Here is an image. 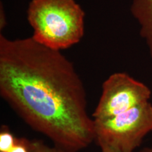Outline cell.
I'll return each mask as SVG.
<instances>
[{"label": "cell", "mask_w": 152, "mask_h": 152, "mask_svg": "<svg viewBox=\"0 0 152 152\" xmlns=\"http://www.w3.org/2000/svg\"><path fill=\"white\" fill-rule=\"evenodd\" d=\"M0 95L28 126L64 151L78 152L95 141L86 91L73 63L32 37L0 34Z\"/></svg>", "instance_id": "cell-1"}, {"label": "cell", "mask_w": 152, "mask_h": 152, "mask_svg": "<svg viewBox=\"0 0 152 152\" xmlns=\"http://www.w3.org/2000/svg\"><path fill=\"white\" fill-rule=\"evenodd\" d=\"M27 18L32 37L54 50L70 48L84 35L85 12L75 0H31Z\"/></svg>", "instance_id": "cell-2"}, {"label": "cell", "mask_w": 152, "mask_h": 152, "mask_svg": "<svg viewBox=\"0 0 152 152\" xmlns=\"http://www.w3.org/2000/svg\"><path fill=\"white\" fill-rule=\"evenodd\" d=\"M95 141L120 152H133L152 131V104L144 102L115 116L94 119Z\"/></svg>", "instance_id": "cell-3"}, {"label": "cell", "mask_w": 152, "mask_h": 152, "mask_svg": "<svg viewBox=\"0 0 152 152\" xmlns=\"http://www.w3.org/2000/svg\"><path fill=\"white\" fill-rule=\"evenodd\" d=\"M151 90L125 73L112 74L104 82L102 92L92 114L93 119H104L149 102Z\"/></svg>", "instance_id": "cell-4"}, {"label": "cell", "mask_w": 152, "mask_h": 152, "mask_svg": "<svg viewBox=\"0 0 152 152\" xmlns=\"http://www.w3.org/2000/svg\"><path fill=\"white\" fill-rule=\"evenodd\" d=\"M130 11L140 24V35L146 41L152 58V0H133Z\"/></svg>", "instance_id": "cell-5"}, {"label": "cell", "mask_w": 152, "mask_h": 152, "mask_svg": "<svg viewBox=\"0 0 152 152\" xmlns=\"http://www.w3.org/2000/svg\"><path fill=\"white\" fill-rule=\"evenodd\" d=\"M16 140L9 128L3 126L0 132V152H9L15 145Z\"/></svg>", "instance_id": "cell-6"}, {"label": "cell", "mask_w": 152, "mask_h": 152, "mask_svg": "<svg viewBox=\"0 0 152 152\" xmlns=\"http://www.w3.org/2000/svg\"><path fill=\"white\" fill-rule=\"evenodd\" d=\"M27 144L30 152H67L56 146L53 147H49L42 140L37 139H27Z\"/></svg>", "instance_id": "cell-7"}, {"label": "cell", "mask_w": 152, "mask_h": 152, "mask_svg": "<svg viewBox=\"0 0 152 152\" xmlns=\"http://www.w3.org/2000/svg\"><path fill=\"white\" fill-rule=\"evenodd\" d=\"M9 152H30L27 144V138H17L16 144Z\"/></svg>", "instance_id": "cell-8"}, {"label": "cell", "mask_w": 152, "mask_h": 152, "mask_svg": "<svg viewBox=\"0 0 152 152\" xmlns=\"http://www.w3.org/2000/svg\"><path fill=\"white\" fill-rule=\"evenodd\" d=\"M0 13H1V17H0V28H1V30H2L5 27L6 24L4 11V9H2V5H1V11H0Z\"/></svg>", "instance_id": "cell-9"}, {"label": "cell", "mask_w": 152, "mask_h": 152, "mask_svg": "<svg viewBox=\"0 0 152 152\" xmlns=\"http://www.w3.org/2000/svg\"><path fill=\"white\" fill-rule=\"evenodd\" d=\"M100 148L101 149H102V152H120L118 151H117V150L113 149H112V148L107 147V146L105 145L100 146Z\"/></svg>", "instance_id": "cell-10"}, {"label": "cell", "mask_w": 152, "mask_h": 152, "mask_svg": "<svg viewBox=\"0 0 152 152\" xmlns=\"http://www.w3.org/2000/svg\"><path fill=\"white\" fill-rule=\"evenodd\" d=\"M140 152H152V147L144 148V149H142Z\"/></svg>", "instance_id": "cell-11"}]
</instances>
